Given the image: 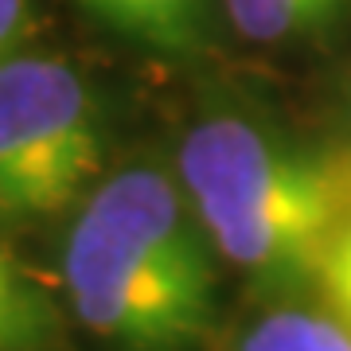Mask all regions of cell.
Wrapping results in <instances>:
<instances>
[{
    "label": "cell",
    "instance_id": "obj_1",
    "mask_svg": "<svg viewBox=\"0 0 351 351\" xmlns=\"http://www.w3.org/2000/svg\"><path fill=\"white\" fill-rule=\"evenodd\" d=\"M63 274L78 324L110 351H199L219 320L215 246L160 168H125L90 191Z\"/></svg>",
    "mask_w": 351,
    "mask_h": 351
},
{
    "label": "cell",
    "instance_id": "obj_2",
    "mask_svg": "<svg viewBox=\"0 0 351 351\" xmlns=\"http://www.w3.org/2000/svg\"><path fill=\"white\" fill-rule=\"evenodd\" d=\"M180 180L219 258L254 285L316 289L339 215V152H313L246 113H207L180 145Z\"/></svg>",
    "mask_w": 351,
    "mask_h": 351
},
{
    "label": "cell",
    "instance_id": "obj_3",
    "mask_svg": "<svg viewBox=\"0 0 351 351\" xmlns=\"http://www.w3.org/2000/svg\"><path fill=\"white\" fill-rule=\"evenodd\" d=\"M106 160V117L63 59L0 63V223L27 226L66 211Z\"/></svg>",
    "mask_w": 351,
    "mask_h": 351
},
{
    "label": "cell",
    "instance_id": "obj_4",
    "mask_svg": "<svg viewBox=\"0 0 351 351\" xmlns=\"http://www.w3.org/2000/svg\"><path fill=\"white\" fill-rule=\"evenodd\" d=\"M0 351H66V328L39 281L0 242Z\"/></svg>",
    "mask_w": 351,
    "mask_h": 351
},
{
    "label": "cell",
    "instance_id": "obj_5",
    "mask_svg": "<svg viewBox=\"0 0 351 351\" xmlns=\"http://www.w3.org/2000/svg\"><path fill=\"white\" fill-rule=\"evenodd\" d=\"M351 0H226L234 32L258 43L324 36L348 16Z\"/></svg>",
    "mask_w": 351,
    "mask_h": 351
},
{
    "label": "cell",
    "instance_id": "obj_6",
    "mask_svg": "<svg viewBox=\"0 0 351 351\" xmlns=\"http://www.w3.org/2000/svg\"><path fill=\"white\" fill-rule=\"evenodd\" d=\"M234 351H351V328L328 308L281 304L265 313Z\"/></svg>",
    "mask_w": 351,
    "mask_h": 351
},
{
    "label": "cell",
    "instance_id": "obj_7",
    "mask_svg": "<svg viewBox=\"0 0 351 351\" xmlns=\"http://www.w3.org/2000/svg\"><path fill=\"white\" fill-rule=\"evenodd\" d=\"M117 32L164 55H191L203 39V0H129Z\"/></svg>",
    "mask_w": 351,
    "mask_h": 351
},
{
    "label": "cell",
    "instance_id": "obj_8",
    "mask_svg": "<svg viewBox=\"0 0 351 351\" xmlns=\"http://www.w3.org/2000/svg\"><path fill=\"white\" fill-rule=\"evenodd\" d=\"M316 293L324 301L320 308L351 328V149L339 152V215L316 274Z\"/></svg>",
    "mask_w": 351,
    "mask_h": 351
},
{
    "label": "cell",
    "instance_id": "obj_9",
    "mask_svg": "<svg viewBox=\"0 0 351 351\" xmlns=\"http://www.w3.org/2000/svg\"><path fill=\"white\" fill-rule=\"evenodd\" d=\"M32 27V4L27 0H0V63L20 55V39Z\"/></svg>",
    "mask_w": 351,
    "mask_h": 351
},
{
    "label": "cell",
    "instance_id": "obj_10",
    "mask_svg": "<svg viewBox=\"0 0 351 351\" xmlns=\"http://www.w3.org/2000/svg\"><path fill=\"white\" fill-rule=\"evenodd\" d=\"M82 8L117 32V27H121V16H125V8H129V0H82Z\"/></svg>",
    "mask_w": 351,
    "mask_h": 351
}]
</instances>
